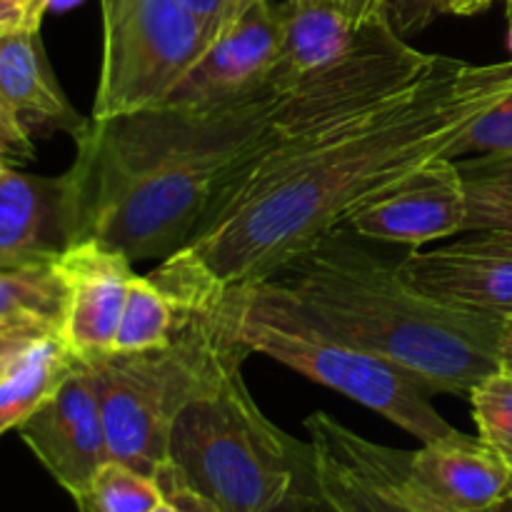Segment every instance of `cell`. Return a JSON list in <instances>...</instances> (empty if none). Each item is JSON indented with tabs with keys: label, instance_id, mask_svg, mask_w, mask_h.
<instances>
[{
	"label": "cell",
	"instance_id": "603a6c76",
	"mask_svg": "<svg viewBox=\"0 0 512 512\" xmlns=\"http://www.w3.org/2000/svg\"><path fill=\"white\" fill-rule=\"evenodd\" d=\"M478 438L512 465V368L503 365L470 393Z\"/></svg>",
	"mask_w": 512,
	"mask_h": 512
},
{
	"label": "cell",
	"instance_id": "8fae6325",
	"mask_svg": "<svg viewBox=\"0 0 512 512\" xmlns=\"http://www.w3.org/2000/svg\"><path fill=\"white\" fill-rule=\"evenodd\" d=\"M280 45V5L270 0H248L223 25L203 58L163 105L225 103L275 85L273 73L280 60Z\"/></svg>",
	"mask_w": 512,
	"mask_h": 512
},
{
	"label": "cell",
	"instance_id": "4316f807",
	"mask_svg": "<svg viewBox=\"0 0 512 512\" xmlns=\"http://www.w3.org/2000/svg\"><path fill=\"white\" fill-rule=\"evenodd\" d=\"M43 15L45 8L28 3V0H0V35L40 28Z\"/></svg>",
	"mask_w": 512,
	"mask_h": 512
},
{
	"label": "cell",
	"instance_id": "6da1fadb",
	"mask_svg": "<svg viewBox=\"0 0 512 512\" xmlns=\"http://www.w3.org/2000/svg\"><path fill=\"white\" fill-rule=\"evenodd\" d=\"M510 88L512 58L475 65L435 53L408 88L255 160L150 278L183 313H210L228 290L275 278L343 228L385 183L440 155L453 158L473 120Z\"/></svg>",
	"mask_w": 512,
	"mask_h": 512
},
{
	"label": "cell",
	"instance_id": "ab89813d",
	"mask_svg": "<svg viewBox=\"0 0 512 512\" xmlns=\"http://www.w3.org/2000/svg\"><path fill=\"white\" fill-rule=\"evenodd\" d=\"M3 165H8V163H5V160H3V158H0V168H3Z\"/></svg>",
	"mask_w": 512,
	"mask_h": 512
},
{
	"label": "cell",
	"instance_id": "8992f818",
	"mask_svg": "<svg viewBox=\"0 0 512 512\" xmlns=\"http://www.w3.org/2000/svg\"><path fill=\"white\" fill-rule=\"evenodd\" d=\"M213 313H185L170 345L140 353L80 358L100 400L110 460L158 478L180 410L213 385L223 365L243 353ZM250 353V350H248Z\"/></svg>",
	"mask_w": 512,
	"mask_h": 512
},
{
	"label": "cell",
	"instance_id": "d4e9b609",
	"mask_svg": "<svg viewBox=\"0 0 512 512\" xmlns=\"http://www.w3.org/2000/svg\"><path fill=\"white\" fill-rule=\"evenodd\" d=\"M378 18H383L400 38L420 33L440 13L438 0H375Z\"/></svg>",
	"mask_w": 512,
	"mask_h": 512
},
{
	"label": "cell",
	"instance_id": "f546056e",
	"mask_svg": "<svg viewBox=\"0 0 512 512\" xmlns=\"http://www.w3.org/2000/svg\"><path fill=\"white\" fill-rule=\"evenodd\" d=\"M493 0H438L440 13L450 15H475L485 10Z\"/></svg>",
	"mask_w": 512,
	"mask_h": 512
},
{
	"label": "cell",
	"instance_id": "f35d334b",
	"mask_svg": "<svg viewBox=\"0 0 512 512\" xmlns=\"http://www.w3.org/2000/svg\"><path fill=\"white\" fill-rule=\"evenodd\" d=\"M235 3H238V5H243V3H248V0H235Z\"/></svg>",
	"mask_w": 512,
	"mask_h": 512
},
{
	"label": "cell",
	"instance_id": "cb8c5ba5",
	"mask_svg": "<svg viewBox=\"0 0 512 512\" xmlns=\"http://www.w3.org/2000/svg\"><path fill=\"white\" fill-rule=\"evenodd\" d=\"M470 155H512V88L475 118L455 145L453 158Z\"/></svg>",
	"mask_w": 512,
	"mask_h": 512
},
{
	"label": "cell",
	"instance_id": "30bf717a",
	"mask_svg": "<svg viewBox=\"0 0 512 512\" xmlns=\"http://www.w3.org/2000/svg\"><path fill=\"white\" fill-rule=\"evenodd\" d=\"M18 435L55 483L73 498L88 488L93 475L110 460V448L95 383L83 360L18 425Z\"/></svg>",
	"mask_w": 512,
	"mask_h": 512
},
{
	"label": "cell",
	"instance_id": "8d00e7d4",
	"mask_svg": "<svg viewBox=\"0 0 512 512\" xmlns=\"http://www.w3.org/2000/svg\"><path fill=\"white\" fill-rule=\"evenodd\" d=\"M505 365H510L512 368V348H505Z\"/></svg>",
	"mask_w": 512,
	"mask_h": 512
},
{
	"label": "cell",
	"instance_id": "9a60e30c",
	"mask_svg": "<svg viewBox=\"0 0 512 512\" xmlns=\"http://www.w3.org/2000/svg\"><path fill=\"white\" fill-rule=\"evenodd\" d=\"M410 473L445 512H490L512 498V465L460 430L410 453Z\"/></svg>",
	"mask_w": 512,
	"mask_h": 512
},
{
	"label": "cell",
	"instance_id": "d6986e66",
	"mask_svg": "<svg viewBox=\"0 0 512 512\" xmlns=\"http://www.w3.org/2000/svg\"><path fill=\"white\" fill-rule=\"evenodd\" d=\"M68 288L58 258L0 268V328L43 325L63 333Z\"/></svg>",
	"mask_w": 512,
	"mask_h": 512
},
{
	"label": "cell",
	"instance_id": "4fadbf2b",
	"mask_svg": "<svg viewBox=\"0 0 512 512\" xmlns=\"http://www.w3.org/2000/svg\"><path fill=\"white\" fill-rule=\"evenodd\" d=\"M68 288L63 338L78 358L110 353L128 300L133 263L123 253L80 240L58 255Z\"/></svg>",
	"mask_w": 512,
	"mask_h": 512
},
{
	"label": "cell",
	"instance_id": "e0dca14e",
	"mask_svg": "<svg viewBox=\"0 0 512 512\" xmlns=\"http://www.w3.org/2000/svg\"><path fill=\"white\" fill-rule=\"evenodd\" d=\"M63 333L20 325L0 340V435L18 425L63 385L78 365Z\"/></svg>",
	"mask_w": 512,
	"mask_h": 512
},
{
	"label": "cell",
	"instance_id": "ac0fdd59",
	"mask_svg": "<svg viewBox=\"0 0 512 512\" xmlns=\"http://www.w3.org/2000/svg\"><path fill=\"white\" fill-rule=\"evenodd\" d=\"M280 15L283 45L273 73V83L278 88H293L305 75L343 60L360 43L365 28L333 5H295L285 0L280 5Z\"/></svg>",
	"mask_w": 512,
	"mask_h": 512
},
{
	"label": "cell",
	"instance_id": "1f68e13d",
	"mask_svg": "<svg viewBox=\"0 0 512 512\" xmlns=\"http://www.w3.org/2000/svg\"><path fill=\"white\" fill-rule=\"evenodd\" d=\"M288 3H295V5H313V3H318V5H333V8L345 10V13H348L350 18H353V0H288ZM353 20H355V18H353ZM355 23H358V20H355Z\"/></svg>",
	"mask_w": 512,
	"mask_h": 512
},
{
	"label": "cell",
	"instance_id": "52a82bcc",
	"mask_svg": "<svg viewBox=\"0 0 512 512\" xmlns=\"http://www.w3.org/2000/svg\"><path fill=\"white\" fill-rule=\"evenodd\" d=\"M103 63L93 120L118 118L168 103L215 33L178 0H100Z\"/></svg>",
	"mask_w": 512,
	"mask_h": 512
},
{
	"label": "cell",
	"instance_id": "4dcf8cb0",
	"mask_svg": "<svg viewBox=\"0 0 512 512\" xmlns=\"http://www.w3.org/2000/svg\"><path fill=\"white\" fill-rule=\"evenodd\" d=\"M353 18L360 25H368L378 18V8H375V0H353Z\"/></svg>",
	"mask_w": 512,
	"mask_h": 512
},
{
	"label": "cell",
	"instance_id": "277c9868",
	"mask_svg": "<svg viewBox=\"0 0 512 512\" xmlns=\"http://www.w3.org/2000/svg\"><path fill=\"white\" fill-rule=\"evenodd\" d=\"M245 355L180 410L158 478L198 490L223 512H278L300 483L315 485L313 450L258 408L243 380Z\"/></svg>",
	"mask_w": 512,
	"mask_h": 512
},
{
	"label": "cell",
	"instance_id": "e575fe53",
	"mask_svg": "<svg viewBox=\"0 0 512 512\" xmlns=\"http://www.w3.org/2000/svg\"><path fill=\"white\" fill-rule=\"evenodd\" d=\"M28 3H35V5H40V8H45V10H48L50 5L55 3V0H28Z\"/></svg>",
	"mask_w": 512,
	"mask_h": 512
},
{
	"label": "cell",
	"instance_id": "836d02e7",
	"mask_svg": "<svg viewBox=\"0 0 512 512\" xmlns=\"http://www.w3.org/2000/svg\"><path fill=\"white\" fill-rule=\"evenodd\" d=\"M505 15H508V25H510V38H512V0H505Z\"/></svg>",
	"mask_w": 512,
	"mask_h": 512
},
{
	"label": "cell",
	"instance_id": "484cf974",
	"mask_svg": "<svg viewBox=\"0 0 512 512\" xmlns=\"http://www.w3.org/2000/svg\"><path fill=\"white\" fill-rule=\"evenodd\" d=\"M158 485L163 488V503L153 512H223L210 498L200 495L198 490L180 485L170 478H158Z\"/></svg>",
	"mask_w": 512,
	"mask_h": 512
},
{
	"label": "cell",
	"instance_id": "ffe728a7",
	"mask_svg": "<svg viewBox=\"0 0 512 512\" xmlns=\"http://www.w3.org/2000/svg\"><path fill=\"white\" fill-rule=\"evenodd\" d=\"M183 320L185 313L173 295L165 293L150 275H135L130 280L113 350L140 353V350L165 348L175 340Z\"/></svg>",
	"mask_w": 512,
	"mask_h": 512
},
{
	"label": "cell",
	"instance_id": "5b68a950",
	"mask_svg": "<svg viewBox=\"0 0 512 512\" xmlns=\"http://www.w3.org/2000/svg\"><path fill=\"white\" fill-rule=\"evenodd\" d=\"M210 313L250 353L268 355L305 378L338 390L420 443L455 433L430 400L433 390L330 330L273 278L228 290Z\"/></svg>",
	"mask_w": 512,
	"mask_h": 512
},
{
	"label": "cell",
	"instance_id": "44dd1931",
	"mask_svg": "<svg viewBox=\"0 0 512 512\" xmlns=\"http://www.w3.org/2000/svg\"><path fill=\"white\" fill-rule=\"evenodd\" d=\"M455 160L468 198L465 233H512V155H470Z\"/></svg>",
	"mask_w": 512,
	"mask_h": 512
},
{
	"label": "cell",
	"instance_id": "f1b7e54d",
	"mask_svg": "<svg viewBox=\"0 0 512 512\" xmlns=\"http://www.w3.org/2000/svg\"><path fill=\"white\" fill-rule=\"evenodd\" d=\"M0 158L5 163H25V160L33 158V145L23 143L13 130L5 123L3 113H0Z\"/></svg>",
	"mask_w": 512,
	"mask_h": 512
},
{
	"label": "cell",
	"instance_id": "3957f363",
	"mask_svg": "<svg viewBox=\"0 0 512 512\" xmlns=\"http://www.w3.org/2000/svg\"><path fill=\"white\" fill-rule=\"evenodd\" d=\"M273 280L320 323L433 393L470 398L480 380L505 365L503 318L430 298L398 263H385L343 230L305 250Z\"/></svg>",
	"mask_w": 512,
	"mask_h": 512
},
{
	"label": "cell",
	"instance_id": "d590c367",
	"mask_svg": "<svg viewBox=\"0 0 512 512\" xmlns=\"http://www.w3.org/2000/svg\"><path fill=\"white\" fill-rule=\"evenodd\" d=\"M490 512H512V498L508 500V503H503V505H500V508H495V510H490Z\"/></svg>",
	"mask_w": 512,
	"mask_h": 512
},
{
	"label": "cell",
	"instance_id": "7c38bea8",
	"mask_svg": "<svg viewBox=\"0 0 512 512\" xmlns=\"http://www.w3.org/2000/svg\"><path fill=\"white\" fill-rule=\"evenodd\" d=\"M463 235L443 248H415L398 263L400 273L450 308L512 318V233L475 230Z\"/></svg>",
	"mask_w": 512,
	"mask_h": 512
},
{
	"label": "cell",
	"instance_id": "74e56055",
	"mask_svg": "<svg viewBox=\"0 0 512 512\" xmlns=\"http://www.w3.org/2000/svg\"><path fill=\"white\" fill-rule=\"evenodd\" d=\"M13 328H20V325H13ZM13 328H0V340H3V338H5V335H8V333H10V330H13Z\"/></svg>",
	"mask_w": 512,
	"mask_h": 512
},
{
	"label": "cell",
	"instance_id": "2e32d148",
	"mask_svg": "<svg viewBox=\"0 0 512 512\" xmlns=\"http://www.w3.org/2000/svg\"><path fill=\"white\" fill-rule=\"evenodd\" d=\"M68 185L65 175L20 173L0 168V268L53 260L70 248Z\"/></svg>",
	"mask_w": 512,
	"mask_h": 512
},
{
	"label": "cell",
	"instance_id": "d6a6232c",
	"mask_svg": "<svg viewBox=\"0 0 512 512\" xmlns=\"http://www.w3.org/2000/svg\"><path fill=\"white\" fill-rule=\"evenodd\" d=\"M505 348H512V318L505 320Z\"/></svg>",
	"mask_w": 512,
	"mask_h": 512
},
{
	"label": "cell",
	"instance_id": "ba28073f",
	"mask_svg": "<svg viewBox=\"0 0 512 512\" xmlns=\"http://www.w3.org/2000/svg\"><path fill=\"white\" fill-rule=\"evenodd\" d=\"M315 495L330 512H445L415 483L410 453L378 445L318 410L305 420Z\"/></svg>",
	"mask_w": 512,
	"mask_h": 512
},
{
	"label": "cell",
	"instance_id": "7a4b0ae2",
	"mask_svg": "<svg viewBox=\"0 0 512 512\" xmlns=\"http://www.w3.org/2000/svg\"><path fill=\"white\" fill-rule=\"evenodd\" d=\"M300 135L278 85L225 103L90 118L63 173L70 245L93 240L130 263L170 258L255 160Z\"/></svg>",
	"mask_w": 512,
	"mask_h": 512
},
{
	"label": "cell",
	"instance_id": "7402d4cb",
	"mask_svg": "<svg viewBox=\"0 0 512 512\" xmlns=\"http://www.w3.org/2000/svg\"><path fill=\"white\" fill-rule=\"evenodd\" d=\"M158 480L120 460H108L78 495V512H153L163 503Z\"/></svg>",
	"mask_w": 512,
	"mask_h": 512
},
{
	"label": "cell",
	"instance_id": "5bb4252c",
	"mask_svg": "<svg viewBox=\"0 0 512 512\" xmlns=\"http://www.w3.org/2000/svg\"><path fill=\"white\" fill-rule=\"evenodd\" d=\"M0 113L28 145L35 133L63 130L75 140L88 128L50 68L40 28L0 35Z\"/></svg>",
	"mask_w": 512,
	"mask_h": 512
},
{
	"label": "cell",
	"instance_id": "83f0119b",
	"mask_svg": "<svg viewBox=\"0 0 512 512\" xmlns=\"http://www.w3.org/2000/svg\"><path fill=\"white\" fill-rule=\"evenodd\" d=\"M190 15L200 20L208 30H213L215 35L223 30V25L233 18L240 10V5L235 0H178Z\"/></svg>",
	"mask_w": 512,
	"mask_h": 512
},
{
	"label": "cell",
	"instance_id": "9c48e42d",
	"mask_svg": "<svg viewBox=\"0 0 512 512\" xmlns=\"http://www.w3.org/2000/svg\"><path fill=\"white\" fill-rule=\"evenodd\" d=\"M465 220L468 198L458 160L440 155L360 200L340 230L415 250L433 240L463 235Z\"/></svg>",
	"mask_w": 512,
	"mask_h": 512
}]
</instances>
